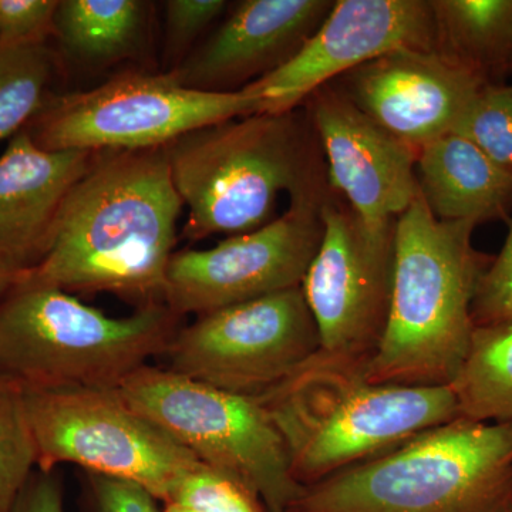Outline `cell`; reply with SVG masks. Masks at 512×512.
Listing matches in <instances>:
<instances>
[{"mask_svg": "<svg viewBox=\"0 0 512 512\" xmlns=\"http://www.w3.org/2000/svg\"><path fill=\"white\" fill-rule=\"evenodd\" d=\"M183 207L165 147L94 153L45 258L25 278L69 293H113L138 308L165 303Z\"/></svg>", "mask_w": 512, "mask_h": 512, "instance_id": "1", "label": "cell"}, {"mask_svg": "<svg viewBox=\"0 0 512 512\" xmlns=\"http://www.w3.org/2000/svg\"><path fill=\"white\" fill-rule=\"evenodd\" d=\"M476 227L437 220L420 195L400 215L389 316L366 365L370 382H454L473 338L471 308L478 281L491 262L473 247Z\"/></svg>", "mask_w": 512, "mask_h": 512, "instance_id": "2", "label": "cell"}, {"mask_svg": "<svg viewBox=\"0 0 512 512\" xmlns=\"http://www.w3.org/2000/svg\"><path fill=\"white\" fill-rule=\"evenodd\" d=\"M367 362L319 352L261 400L303 488L457 419L451 386L370 382Z\"/></svg>", "mask_w": 512, "mask_h": 512, "instance_id": "3", "label": "cell"}, {"mask_svg": "<svg viewBox=\"0 0 512 512\" xmlns=\"http://www.w3.org/2000/svg\"><path fill=\"white\" fill-rule=\"evenodd\" d=\"M312 141L295 110L258 113L198 128L165 147L188 208L184 237L248 234L269 224L281 192L325 194Z\"/></svg>", "mask_w": 512, "mask_h": 512, "instance_id": "4", "label": "cell"}, {"mask_svg": "<svg viewBox=\"0 0 512 512\" xmlns=\"http://www.w3.org/2000/svg\"><path fill=\"white\" fill-rule=\"evenodd\" d=\"M512 493V423L457 417L305 487L289 512H491Z\"/></svg>", "mask_w": 512, "mask_h": 512, "instance_id": "5", "label": "cell"}, {"mask_svg": "<svg viewBox=\"0 0 512 512\" xmlns=\"http://www.w3.org/2000/svg\"><path fill=\"white\" fill-rule=\"evenodd\" d=\"M181 319L165 303L114 318L23 275L0 302V370L29 389H119L163 357Z\"/></svg>", "mask_w": 512, "mask_h": 512, "instance_id": "6", "label": "cell"}, {"mask_svg": "<svg viewBox=\"0 0 512 512\" xmlns=\"http://www.w3.org/2000/svg\"><path fill=\"white\" fill-rule=\"evenodd\" d=\"M119 392L198 461L251 488L268 512L291 511L305 490L293 478L284 440L256 397L151 365L128 376Z\"/></svg>", "mask_w": 512, "mask_h": 512, "instance_id": "7", "label": "cell"}, {"mask_svg": "<svg viewBox=\"0 0 512 512\" xmlns=\"http://www.w3.org/2000/svg\"><path fill=\"white\" fill-rule=\"evenodd\" d=\"M261 111L239 90L210 93L171 73H123L87 92L50 99L26 131L43 150L141 151L167 147L198 130Z\"/></svg>", "mask_w": 512, "mask_h": 512, "instance_id": "8", "label": "cell"}, {"mask_svg": "<svg viewBox=\"0 0 512 512\" xmlns=\"http://www.w3.org/2000/svg\"><path fill=\"white\" fill-rule=\"evenodd\" d=\"M37 468L74 464L167 503L198 458L134 410L119 389L25 387Z\"/></svg>", "mask_w": 512, "mask_h": 512, "instance_id": "9", "label": "cell"}, {"mask_svg": "<svg viewBox=\"0 0 512 512\" xmlns=\"http://www.w3.org/2000/svg\"><path fill=\"white\" fill-rule=\"evenodd\" d=\"M320 352L301 286L197 316L163 357L167 369L239 396L261 397Z\"/></svg>", "mask_w": 512, "mask_h": 512, "instance_id": "10", "label": "cell"}, {"mask_svg": "<svg viewBox=\"0 0 512 512\" xmlns=\"http://www.w3.org/2000/svg\"><path fill=\"white\" fill-rule=\"evenodd\" d=\"M322 222L319 249L301 285L318 326L320 352L369 362L389 316L396 227L373 231L330 194Z\"/></svg>", "mask_w": 512, "mask_h": 512, "instance_id": "11", "label": "cell"}, {"mask_svg": "<svg viewBox=\"0 0 512 512\" xmlns=\"http://www.w3.org/2000/svg\"><path fill=\"white\" fill-rule=\"evenodd\" d=\"M326 195L292 200L281 217L217 247L174 252L165 305L200 316L301 286L322 239Z\"/></svg>", "mask_w": 512, "mask_h": 512, "instance_id": "12", "label": "cell"}, {"mask_svg": "<svg viewBox=\"0 0 512 512\" xmlns=\"http://www.w3.org/2000/svg\"><path fill=\"white\" fill-rule=\"evenodd\" d=\"M403 49L437 50L430 2L338 0L289 62L244 90L259 113H289L330 80Z\"/></svg>", "mask_w": 512, "mask_h": 512, "instance_id": "13", "label": "cell"}, {"mask_svg": "<svg viewBox=\"0 0 512 512\" xmlns=\"http://www.w3.org/2000/svg\"><path fill=\"white\" fill-rule=\"evenodd\" d=\"M311 117L328 160L329 187L360 221L387 231L419 197L417 153L357 109L338 87L311 96Z\"/></svg>", "mask_w": 512, "mask_h": 512, "instance_id": "14", "label": "cell"}, {"mask_svg": "<svg viewBox=\"0 0 512 512\" xmlns=\"http://www.w3.org/2000/svg\"><path fill=\"white\" fill-rule=\"evenodd\" d=\"M339 79L357 109L417 154L454 133L487 86L437 50H396Z\"/></svg>", "mask_w": 512, "mask_h": 512, "instance_id": "15", "label": "cell"}, {"mask_svg": "<svg viewBox=\"0 0 512 512\" xmlns=\"http://www.w3.org/2000/svg\"><path fill=\"white\" fill-rule=\"evenodd\" d=\"M329 0H244L171 74L190 89L238 92L292 59L329 15ZM242 87V89H244Z\"/></svg>", "mask_w": 512, "mask_h": 512, "instance_id": "16", "label": "cell"}, {"mask_svg": "<svg viewBox=\"0 0 512 512\" xmlns=\"http://www.w3.org/2000/svg\"><path fill=\"white\" fill-rule=\"evenodd\" d=\"M94 153L43 150L26 130L0 156V258L16 271L45 258L67 195L92 164Z\"/></svg>", "mask_w": 512, "mask_h": 512, "instance_id": "17", "label": "cell"}, {"mask_svg": "<svg viewBox=\"0 0 512 512\" xmlns=\"http://www.w3.org/2000/svg\"><path fill=\"white\" fill-rule=\"evenodd\" d=\"M416 177L420 197L437 220L478 225L504 218L512 205V175L460 134L421 148Z\"/></svg>", "mask_w": 512, "mask_h": 512, "instance_id": "18", "label": "cell"}, {"mask_svg": "<svg viewBox=\"0 0 512 512\" xmlns=\"http://www.w3.org/2000/svg\"><path fill=\"white\" fill-rule=\"evenodd\" d=\"M436 49L481 82L510 72L512 0H433Z\"/></svg>", "mask_w": 512, "mask_h": 512, "instance_id": "19", "label": "cell"}, {"mask_svg": "<svg viewBox=\"0 0 512 512\" xmlns=\"http://www.w3.org/2000/svg\"><path fill=\"white\" fill-rule=\"evenodd\" d=\"M146 5L137 0H62L55 35L66 52L87 64H110L136 49Z\"/></svg>", "mask_w": 512, "mask_h": 512, "instance_id": "20", "label": "cell"}, {"mask_svg": "<svg viewBox=\"0 0 512 512\" xmlns=\"http://www.w3.org/2000/svg\"><path fill=\"white\" fill-rule=\"evenodd\" d=\"M458 417L483 423H512V326L474 328L456 379Z\"/></svg>", "mask_w": 512, "mask_h": 512, "instance_id": "21", "label": "cell"}, {"mask_svg": "<svg viewBox=\"0 0 512 512\" xmlns=\"http://www.w3.org/2000/svg\"><path fill=\"white\" fill-rule=\"evenodd\" d=\"M56 67V55L46 43H0V140L25 130L42 113Z\"/></svg>", "mask_w": 512, "mask_h": 512, "instance_id": "22", "label": "cell"}, {"mask_svg": "<svg viewBox=\"0 0 512 512\" xmlns=\"http://www.w3.org/2000/svg\"><path fill=\"white\" fill-rule=\"evenodd\" d=\"M37 468L25 386L0 370V512H10Z\"/></svg>", "mask_w": 512, "mask_h": 512, "instance_id": "23", "label": "cell"}, {"mask_svg": "<svg viewBox=\"0 0 512 512\" xmlns=\"http://www.w3.org/2000/svg\"><path fill=\"white\" fill-rule=\"evenodd\" d=\"M454 133L512 175V84H487L478 92Z\"/></svg>", "mask_w": 512, "mask_h": 512, "instance_id": "24", "label": "cell"}, {"mask_svg": "<svg viewBox=\"0 0 512 512\" xmlns=\"http://www.w3.org/2000/svg\"><path fill=\"white\" fill-rule=\"evenodd\" d=\"M167 503L195 512H268L251 488L204 463L185 474Z\"/></svg>", "mask_w": 512, "mask_h": 512, "instance_id": "25", "label": "cell"}, {"mask_svg": "<svg viewBox=\"0 0 512 512\" xmlns=\"http://www.w3.org/2000/svg\"><path fill=\"white\" fill-rule=\"evenodd\" d=\"M477 326H512V225L500 254L491 258L478 281L473 308Z\"/></svg>", "mask_w": 512, "mask_h": 512, "instance_id": "26", "label": "cell"}, {"mask_svg": "<svg viewBox=\"0 0 512 512\" xmlns=\"http://www.w3.org/2000/svg\"><path fill=\"white\" fill-rule=\"evenodd\" d=\"M57 0H0L2 45H45L55 33Z\"/></svg>", "mask_w": 512, "mask_h": 512, "instance_id": "27", "label": "cell"}, {"mask_svg": "<svg viewBox=\"0 0 512 512\" xmlns=\"http://www.w3.org/2000/svg\"><path fill=\"white\" fill-rule=\"evenodd\" d=\"M224 0H170L164 3L165 53L181 57L224 10Z\"/></svg>", "mask_w": 512, "mask_h": 512, "instance_id": "28", "label": "cell"}, {"mask_svg": "<svg viewBox=\"0 0 512 512\" xmlns=\"http://www.w3.org/2000/svg\"><path fill=\"white\" fill-rule=\"evenodd\" d=\"M157 503L136 484L83 471L82 512H161Z\"/></svg>", "mask_w": 512, "mask_h": 512, "instance_id": "29", "label": "cell"}, {"mask_svg": "<svg viewBox=\"0 0 512 512\" xmlns=\"http://www.w3.org/2000/svg\"><path fill=\"white\" fill-rule=\"evenodd\" d=\"M10 512H64L63 480L59 470L36 468Z\"/></svg>", "mask_w": 512, "mask_h": 512, "instance_id": "30", "label": "cell"}, {"mask_svg": "<svg viewBox=\"0 0 512 512\" xmlns=\"http://www.w3.org/2000/svg\"><path fill=\"white\" fill-rule=\"evenodd\" d=\"M23 275H25L23 272L16 271L13 266H10L8 262L0 258V302L19 284Z\"/></svg>", "mask_w": 512, "mask_h": 512, "instance_id": "31", "label": "cell"}, {"mask_svg": "<svg viewBox=\"0 0 512 512\" xmlns=\"http://www.w3.org/2000/svg\"><path fill=\"white\" fill-rule=\"evenodd\" d=\"M491 512H512V493L505 497Z\"/></svg>", "mask_w": 512, "mask_h": 512, "instance_id": "32", "label": "cell"}, {"mask_svg": "<svg viewBox=\"0 0 512 512\" xmlns=\"http://www.w3.org/2000/svg\"><path fill=\"white\" fill-rule=\"evenodd\" d=\"M161 512H195L192 510H188V508L183 507V505H178L175 503H165L163 511Z\"/></svg>", "mask_w": 512, "mask_h": 512, "instance_id": "33", "label": "cell"}, {"mask_svg": "<svg viewBox=\"0 0 512 512\" xmlns=\"http://www.w3.org/2000/svg\"><path fill=\"white\" fill-rule=\"evenodd\" d=\"M510 72H512V59H511Z\"/></svg>", "mask_w": 512, "mask_h": 512, "instance_id": "34", "label": "cell"}]
</instances>
